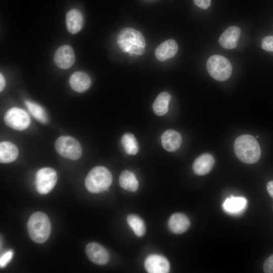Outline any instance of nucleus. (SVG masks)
<instances>
[{
	"label": "nucleus",
	"instance_id": "nucleus-5",
	"mask_svg": "<svg viewBox=\"0 0 273 273\" xmlns=\"http://www.w3.org/2000/svg\"><path fill=\"white\" fill-rule=\"evenodd\" d=\"M206 68L209 74L218 81L229 79L233 70L229 60L219 55H212L209 58L206 63Z\"/></svg>",
	"mask_w": 273,
	"mask_h": 273
},
{
	"label": "nucleus",
	"instance_id": "nucleus-25",
	"mask_svg": "<svg viewBox=\"0 0 273 273\" xmlns=\"http://www.w3.org/2000/svg\"><path fill=\"white\" fill-rule=\"evenodd\" d=\"M127 221L138 237H142L145 234L146 232L145 224L143 219L139 216L130 214L128 216Z\"/></svg>",
	"mask_w": 273,
	"mask_h": 273
},
{
	"label": "nucleus",
	"instance_id": "nucleus-30",
	"mask_svg": "<svg viewBox=\"0 0 273 273\" xmlns=\"http://www.w3.org/2000/svg\"><path fill=\"white\" fill-rule=\"evenodd\" d=\"M266 188L270 196L273 198V180L270 181L267 183Z\"/></svg>",
	"mask_w": 273,
	"mask_h": 273
},
{
	"label": "nucleus",
	"instance_id": "nucleus-12",
	"mask_svg": "<svg viewBox=\"0 0 273 273\" xmlns=\"http://www.w3.org/2000/svg\"><path fill=\"white\" fill-rule=\"evenodd\" d=\"M241 32L240 28L236 26L228 28L219 38V44L225 49L235 48L237 46Z\"/></svg>",
	"mask_w": 273,
	"mask_h": 273
},
{
	"label": "nucleus",
	"instance_id": "nucleus-15",
	"mask_svg": "<svg viewBox=\"0 0 273 273\" xmlns=\"http://www.w3.org/2000/svg\"><path fill=\"white\" fill-rule=\"evenodd\" d=\"M163 148L169 152H174L180 147L182 143L181 134L173 129L164 131L161 136Z\"/></svg>",
	"mask_w": 273,
	"mask_h": 273
},
{
	"label": "nucleus",
	"instance_id": "nucleus-24",
	"mask_svg": "<svg viewBox=\"0 0 273 273\" xmlns=\"http://www.w3.org/2000/svg\"><path fill=\"white\" fill-rule=\"evenodd\" d=\"M121 142L127 154L135 155L138 153L139 145L133 134L129 132L125 133L122 136Z\"/></svg>",
	"mask_w": 273,
	"mask_h": 273
},
{
	"label": "nucleus",
	"instance_id": "nucleus-18",
	"mask_svg": "<svg viewBox=\"0 0 273 273\" xmlns=\"http://www.w3.org/2000/svg\"><path fill=\"white\" fill-rule=\"evenodd\" d=\"M66 24L67 30L70 33H78L83 25V17L82 14L76 9L69 11L66 15Z\"/></svg>",
	"mask_w": 273,
	"mask_h": 273
},
{
	"label": "nucleus",
	"instance_id": "nucleus-1",
	"mask_svg": "<svg viewBox=\"0 0 273 273\" xmlns=\"http://www.w3.org/2000/svg\"><path fill=\"white\" fill-rule=\"evenodd\" d=\"M234 151L237 158L246 164L257 162L261 156L260 146L252 135H241L234 142Z\"/></svg>",
	"mask_w": 273,
	"mask_h": 273
},
{
	"label": "nucleus",
	"instance_id": "nucleus-14",
	"mask_svg": "<svg viewBox=\"0 0 273 273\" xmlns=\"http://www.w3.org/2000/svg\"><path fill=\"white\" fill-rule=\"evenodd\" d=\"M214 158L210 154L204 153L197 157L193 164L194 173L198 175H204L212 169L214 164Z\"/></svg>",
	"mask_w": 273,
	"mask_h": 273
},
{
	"label": "nucleus",
	"instance_id": "nucleus-19",
	"mask_svg": "<svg viewBox=\"0 0 273 273\" xmlns=\"http://www.w3.org/2000/svg\"><path fill=\"white\" fill-rule=\"evenodd\" d=\"M19 152L15 145L10 142L0 143V162L2 163H10L18 157Z\"/></svg>",
	"mask_w": 273,
	"mask_h": 273
},
{
	"label": "nucleus",
	"instance_id": "nucleus-7",
	"mask_svg": "<svg viewBox=\"0 0 273 273\" xmlns=\"http://www.w3.org/2000/svg\"><path fill=\"white\" fill-rule=\"evenodd\" d=\"M58 179L56 171L50 167H44L37 171L35 175V184L37 192L40 194L50 193L55 186Z\"/></svg>",
	"mask_w": 273,
	"mask_h": 273
},
{
	"label": "nucleus",
	"instance_id": "nucleus-22",
	"mask_svg": "<svg viewBox=\"0 0 273 273\" xmlns=\"http://www.w3.org/2000/svg\"><path fill=\"white\" fill-rule=\"evenodd\" d=\"M119 182L123 189L130 192H135L139 187V182L136 176L129 170H125L121 173Z\"/></svg>",
	"mask_w": 273,
	"mask_h": 273
},
{
	"label": "nucleus",
	"instance_id": "nucleus-6",
	"mask_svg": "<svg viewBox=\"0 0 273 273\" xmlns=\"http://www.w3.org/2000/svg\"><path fill=\"white\" fill-rule=\"evenodd\" d=\"M55 147L61 156L73 160L79 159L82 154L80 143L70 136H61L58 138L56 141Z\"/></svg>",
	"mask_w": 273,
	"mask_h": 273
},
{
	"label": "nucleus",
	"instance_id": "nucleus-8",
	"mask_svg": "<svg viewBox=\"0 0 273 273\" xmlns=\"http://www.w3.org/2000/svg\"><path fill=\"white\" fill-rule=\"evenodd\" d=\"M4 121L9 127L17 130H23L30 125L28 114L24 110L13 107L9 109L4 116Z\"/></svg>",
	"mask_w": 273,
	"mask_h": 273
},
{
	"label": "nucleus",
	"instance_id": "nucleus-9",
	"mask_svg": "<svg viewBox=\"0 0 273 273\" xmlns=\"http://www.w3.org/2000/svg\"><path fill=\"white\" fill-rule=\"evenodd\" d=\"M75 61L73 49L68 45L61 46L56 50L54 55L55 64L60 68L67 69L71 67Z\"/></svg>",
	"mask_w": 273,
	"mask_h": 273
},
{
	"label": "nucleus",
	"instance_id": "nucleus-11",
	"mask_svg": "<svg viewBox=\"0 0 273 273\" xmlns=\"http://www.w3.org/2000/svg\"><path fill=\"white\" fill-rule=\"evenodd\" d=\"M85 253L90 260L97 264H105L109 260L110 256L107 250L96 242H91L86 245Z\"/></svg>",
	"mask_w": 273,
	"mask_h": 273
},
{
	"label": "nucleus",
	"instance_id": "nucleus-21",
	"mask_svg": "<svg viewBox=\"0 0 273 273\" xmlns=\"http://www.w3.org/2000/svg\"><path fill=\"white\" fill-rule=\"evenodd\" d=\"M171 98V95L166 92L158 95L153 104V111L157 115L162 116L168 112Z\"/></svg>",
	"mask_w": 273,
	"mask_h": 273
},
{
	"label": "nucleus",
	"instance_id": "nucleus-4",
	"mask_svg": "<svg viewBox=\"0 0 273 273\" xmlns=\"http://www.w3.org/2000/svg\"><path fill=\"white\" fill-rule=\"evenodd\" d=\"M112 176L105 167L98 166L92 169L85 179L86 189L92 193H99L106 190L111 185Z\"/></svg>",
	"mask_w": 273,
	"mask_h": 273
},
{
	"label": "nucleus",
	"instance_id": "nucleus-10",
	"mask_svg": "<svg viewBox=\"0 0 273 273\" xmlns=\"http://www.w3.org/2000/svg\"><path fill=\"white\" fill-rule=\"evenodd\" d=\"M144 266L149 273H167L170 269L168 260L164 256L158 254H151L145 260Z\"/></svg>",
	"mask_w": 273,
	"mask_h": 273
},
{
	"label": "nucleus",
	"instance_id": "nucleus-26",
	"mask_svg": "<svg viewBox=\"0 0 273 273\" xmlns=\"http://www.w3.org/2000/svg\"><path fill=\"white\" fill-rule=\"evenodd\" d=\"M13 256V251L8 250L4 253L0 258V266L1 268L5 267L11 260Z\"/></svg>",
	"mask_w": 273,
	"mask_h": 273
},
{
	"label": "nucleus",
	"instance_id": "nucleus-29",
	"mask_svg": "<svg viewBox=\"0 0 273 273\" xmlns=\"http://www.w3.org/2000/svg\"><path fill=\"white\" fill-rule=\"evenodd\" d=\"M194 3L202 9H208L211 4V0H193Z\"/></svg>",
	"mask_w": 273,
	"mask_h": 273
},
{
	"label": "nucleus",
	"instance_id": "nucleus-31",
	"mask_svg": "<svg viewBox=\"0 0 273 273\" xmlns=\"http://www.w3.org/2000/svg\"><path fill=\"white\" fill-rule=\"evenodd\" d=\"M6 81L2 73L0 74V91L3 90L5 87Z\"/></svg>",
	"mask_w": 273,
	"mask_h": 273
},
{
	"label": "nucleus",
	"instance_id": "nucleus-2",
	"mask_svg": "<svg viewBox=\"0 0 273 273\" xmlns=\"http://www.w3.org/2000/svg\"><path fill=\"white\" fill-rule=\"evenodd\" d=\"M117 42L119 49L124 53L141 56L145 52L144 37L141 32L133 28L122 29L117 36Z\"/></svg>",
	"mask_w": 273,
	"mask_h": 273
},
{
	"label": "nucleus",
	"instance_id": "nucleus-3",
	"mask_svg": "<svg viewBox=\"0 0 273 273\" xmlns=\"http://www.w3.org/2000/svg\"><path fill=\"white\" fill-rule=\"evenodd\" d=\"M29 237L37 243H43L49 238L51 230V222L46 214L40 211L33 213L27 224Z\"/></svg>",
	"mask_w": 273,
	"mask_h": 273
},
{
	"label": "nucleus",
	"instance_id": "nucleus-13",
	"mask_svg": "<svg viewBox=\"0 0 273 273\" xmlns=\"http://www.w3.org/2000/svg\"><path fill=\"white\" fill-rule=\"evenodd\" d=\"M178 51V45L173 39L166 40L160 43L156 49L155 54L160 61H165L173 57Z\"/></svg>",
	"mask_w": 273,
	"mask_h": 273
},
{
	"label": "nucleus",
	"instance_id": "nucleus-28",
	"mask_svg": "<svg viewBox=\"0 0 273 273\" xmlns=\"http://www.w3.org/2000/svg\"><path fill=\"white\" fill-rule=\"evenodd\" d=\"M263 271L266 273H273V254L268 257L264 261Z\"/></svg>",
	"mask_w": 273,
	"mask_h": 273
},
{
	"label": "nucleus",
	"instance_id": "nucleus-20",
	"mask_svg": "<svg viewBox=\"0 0 273 273\" xmlns=\"http://www.w3.org/2000/svg\"><path fill=\"white\" fill-rule=\"evenodd\" d=\"M247 205V200L242 197L227 198L223 203V207L229 213L237 214L244 210Z\"/></svg>",
	"mask_w": 273,
	"mask_h": 273
},
{
	"label": "nucleus",
	"instance_id": "nucleus-23",
	"mask_svg": "<svg viewBox=\"0 0 273 273\" xmlns=\"http://www.w3.org/2000/svg\"><path fill=\"white\" fill-rule=\"evenodd\" d=\"M24 103L28 111L36 120L43 124L48 123L47 114L40 105L29 100H25Z\"/></svg>",
	"mask_w": 273,
	"mask_h": 273
},
{
	"label": "nucleus",
	"instance_id": "nucleus-16",
	"mask_svg": "<svg viewBox=\"0 0 273 273\" xmlns=\"http://www.w3.org/2000/svg\"><path fill=\"white\" fill-rule=\"evenodd\" d=\"M91 79L85 73L77 71L70 77L69 83L71 88L78 93H82L87 90L91 85Z\"/></svg>",
	"mask_w": 273,
	"mask_h": 273
},
{
	"label": "nucleus",
	"instance_id": "nucleus-17",
	"mask_svg": "<svg viewBox=\"0 0 273 273\" xmlns=\"http://www.w3.org/2000/svg\"><path fill=\"white\" fill-rule=\"evenodd\" d=\"M168 224L169 229L172 233L180 234L184 233L189 229L190 221L185 214L176 213L170 216Z\"/></svg>",
	"mask_w": 273,
	"mask_h": 273
},
{
	"label": "nucleus",
	"instance_id": "nucleus-27",
	"mask_svg": "<svg viewBox=\"0 0 273 273\" xmlns=\"http://www.w3.org/2000/svg\"><path fill=\"white\" fill-rule=\"evenodd\" d=\"M262 48L268 52H273V36L265 37L261 43Z\"/></svg>",
	"mask_w": 273,
	"mask_h": 273
}]
</instances>
